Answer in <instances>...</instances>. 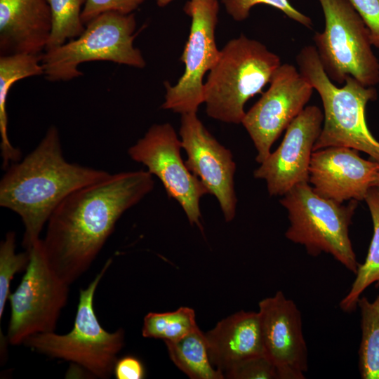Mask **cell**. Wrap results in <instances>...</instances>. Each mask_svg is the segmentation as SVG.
<instances>
[{"mask_svg":"<svg viewBox=\"0 0 379 379\" xmlns=\"http://www.w3.org/2000/svg\"><path fill=\"white\" fill-rule=\"evenodd\" d=\"M147 171L121 172L65 198L47 222L42 239L46 258L71 285L91 267L115 225L154 188Z\"/></svg>","mask_w":379,"mask_h":379,"instance_id":"cell-1","label":"cell"},{"mask_svg":"<svg viewBox=\"0 0 379 379\" xmlns=\"http://www.w3.org/2000/svg\"><path fill=\"white\" fill-rule=\"evenodd\" d=\"M6 170L0 182V206L20 217L25 250L40 239L50 216L65 198L111 174L68 162L54 126L48 128L34 150Z\"/></svg>","mask_w":379,"mask_h":379,"instance_id":"cell-2","label":"cell"},{"mask_svg":"<svg viewBox=\"0 0 379 379\" xmlns=\"http://www.w3.org/2000/svg\"><path fill=\"white\" fill-rule=\"evenodd\" d=\"M298 69L319 95L324 108L323 126L314 151L346 147L368 154L379 164V141L369 131L366 106L375 100L374 86H366L348 77L342 87L335 85L319 58L314 46H305L296 57Z\"/></svg>","mask_w":379,"mask_h":379,"instance_id":"cell-3","label":"cell"},{"mask_svg":"<svg viewBox=\"0 0 379 379\" xmlns=\"http://www.w3.org/2000/svg\"><path fill=\"white\" fill-rule=\"evenodd\" d=\"M281 65L280 58L258 41L241 35L228 41L204 84L208 116L225 123H241L246 102L262 93Z\"/></svg>","mask_w":379,"mask_h":379,"instance_id":"cell-4","label":"cell"},{"mask_svg":"<svg viewBox=\"0 0 379 379\" xmlns=\"http://www.w3.org/2000/svg\"><path fill=\"white\" fill-rule=\"evenodd\" d=\"M287 210L290 225L285 237L302 245L314 257L322 253L331 255L354 274L359 263L352 248L349 228L358 201L343 205L314 192L307 182L287 192L279 200Z\"/></svg>","mask_w":379,"mask_h":379,"instance_id":"cell-5","label":"cell"},{"mask_svg":"<svg viewBox=\"0 0 379 379\" xmlns=\"http://www.w3.org/2000/svg\"><path fill=\"white\" fill-rule=\"evenodd\" d=\"M112 263L108 259L87 288L79 291L73 328L68 333H38L22 345L53 359L77 365L93 376L106 379L113 374L117 354L124 345L122 328L108 332L100 325L94 310L98 284Z\"/></svg>","mask_w":379,"mask_h":379,"instance_id":"cell-6","label":"cell"},{"mask_svg":"<svg viewBox=\"0 0 379 379\" xmlns=\"http://www.w3.org/2000/svg\"><path fill=\"white\" fill-rule=\"evenodd\" d=\"M78 37L42 53L44 75L49 81H67L83 75L78 67L91 61H109L143 68L145 60L133 46L135 15L105 13L85 25Z\"/></svg>","mask_w":379,"mask_h":379,"instance_id":"cell-7","label":"cell"},{"mask_svg":"<svg viewBox=\"0 0 379 379\" xmlns=\"http://www.w3.org/2000/svg\"><path fill=\"white\" fill-rule=\"evenodd\" d=\"M324 29L313 39L322 67L333 82L352 77L366 86L379 83V62L372 49L371 34L348 0H318Z\"/></svg>","mask_w":379,"mask_h":379,"instance_id":"cell-8","label":"cell"},{"mask_svg":"<svg viewBox=\"0 0 379 379\" xmlns=\"http://www.w3.org/2000/svg\"><path fill=\"white\" fill-rule=\"evenodd\" d=\"M27 250L30 259L25 273L8 297L11 314L6 338L12 345L38 333L55 332L68 299L70 285L50 265L42 239Z\"/></svg>","mask_w":379,"mask_h":379,"instance_id":"cell-9","label":"cell"},{"mask_svg":"<svg viewBox=\"0 0 379 379\" xmlns=\"http://www.w3.org/2000/svg\"><path fill=\"white\" fill-rule=\"evenodd\" d=\"M191 18L190 35L181 61L185 72L177 84L164 82V109L182 114L197 112L204 102L203 78L217 62L220 51L216 46L215 31L218 23V0H190L184 7Z\"/></svg>","mask_w":379,"mask_h":379,"instance_id":"cell-10","label":"cell"},{"mask_svg":"<svg viewBox=\"0 0 379 379\" xmlns=\"http://www.w3.org/2000/svg\"><path fill=\"white\" fill-rule=\"evenodd\" d=\"M182 148L174 128L165 123L152 126L128 154L160 180L167 195L178 202L190 223L203 231L199 204L201 197L209 193L182 159Z\"/></svg>","mask_w":379,"mask_h":379,"instance_id":"cell-11","label":"cell"},{"mask_svg":"<svg viewBox=\"0 0 379 379\" xmlns=\"http://www.w3.org/2000/svg\"><path fill=\"white\" fill-rule=\"evenodd\" d=\"M313 89L294 65L284 63L278 67L269 88L241 121L256 149L258 163L268 157L273 143L304 109Z\"/></svg>","mask_w":379,"mask_h":379,"instance_id":"cell-12","label":"cell"},{"mask_svg":"<svg viewBox=\"0 0 379 379\" xmlns=\"http://www.w3.org/2000/svg\"><path fill=\"white\" fill-rule=\"evenodd\" d=\"M181 115L179 133L187 154L185 164L217 199L225 220L230 222L235 217L237 203L233 156L211 134L197 112Z\"/></svg>","mask_w":379,"mask_h":379,"instance_id":"cell-13","label":"cell"},{"mask_svg":"<svg viewBox=\"0 0 379 379\" xmlns=\"http://www.w3.org/2000/svg\"><path fill=\"white\" fill-rule=\"evenodd\" d=\"M324 121L322 111L310 105L286 129L278 148L254 171V177L266 182L270 196H283L295 185L307 182L314 144Z\"/></svg>","mask_w":379,"mask_h":379,"instance_id":"cell-14","label":"cell"},{"mask_svg":"<svg viewBox=\"0 0 379 379\" xmlns=\"http://www.w3.org/2000/svg\"><path fill=\"white\" fill-rule=\"evenodd\" d=\"M258 307L265 355L279 379L305 378L308 351L297 305L279 291L260 301Z\"/></svg>","mask_w":379,"mask_h":379,"instance_id":"cell-15","label":"cell"},{"mask_svg":"<svg viewBox=\"0 0 379 379\" xmlns=\"http://www.w3.org/2000/svg\"><path fill=\"white\" fill-rule=\"evenodd\" d=\"M379 173V164L346 147H329L312 154L308 182L318 195L343 204L365 199Z\"/></svg>","mask_w":379,"mask_h":379,"instance_id":"cell-16","label":"cell"},{"mask_svg":"<svg viewBox=\"0 0 379 379\" xmlns=\"http://www.w3.org/2000/svg\"><path fill=\"white\" fill-rule=\"evenodd\" d=\"M51 31L46 0H0V55L41 54Z\"/></svg>","mask_w":379,"mask_h":379,"instance_id":"cell-17","label":"cell"},{"mask_svg":"<svg viewBox=\"0 0 379 379\" xmlns=\"http://www.w3.org/2000/svg\"><path fill=\"white\" fill-rule=\"evenodd\" d=\"M210 360L225 375L247 359L264 355L258 312L240 311L205 333Z\"/></svg>","mask_w":379,"mask_h":379,"instance_id":"cell-18","label":"cell"},{"mask_svg":"<svg viewBox=\"0 0 379 379\" xmlns=\"http://www.w3.org/2000/svg\"><path fill=\"white\" fill-rule=\"evenodd\" d=\"M41 54L18 53L0 55V136L2 167L6 170L20 161V150L12 145L8 135L6 102L14 84L22 79L44 75Z\"/></svg>","mask_w":379,"mask_h":379,"instance_id":"cell-19","label":"cell"},{"mask_svg":"<svg viewBox=\"0 0 379 379\" xmlns=\"http://www.w3.org/2000/svg\"><path fill=\"white\" fill-rule=\"evenodd\" d=\"M164 343L171 361L190 378H225L213 366L205 333L199 327L178 340Z\"/></svg>","mask_w":379,"mask_h":379,"instance_id":"cell-20","label":"cell"},{"mask_svg":"<svg viewBox=\"0 0 379 379\" xmlns=\"http://www.w3.org/2000/svg\"><path fill=\"white\" fill-rule=\"evenodd\" d=\"M364 201L371 215L373 234L366 260L359 264L351 288L340 302V307L345 312L357 309L359 298L371 284L375 283V286L379 287V187H371Z\"/></svg>","mask_w":379,"mask_h":379,"instance_id":"cell-21","label":"cell"},{"mask_svg":"<svg viewBox=\"0 0 379 379\" xmlns=\"http://www.w3.org/2000/svg\"><path fill=\"white\" fill-rule=\"evenodd\" d=\"M361 339L358 351V367L363 379H379V294L370 302L360 297Z\"/></svg>","mask_w":379,"mask_h":379,"instance_id":"cell-22","label":"cell"},{"mask_svg":"<svg viewBox=\"0 0 379 379\" xmlns=\"http://www.w3.org/2000/svg\"><path fill=\"white\" fill-rule=\"evenodd\" d=\"M198 327L195 312L188 307L173 312H149L143 320L142 335L145 338L178 340Z\"/></svg>","mask_w":379,"mask_h":379,"instance_id":"cell-23","label":"cell"},{"mask_svg":"<svg viewBox=\"0 0 379 379\" xmlns=\"http://www.w3.org/2000/svg\"><path fill=\"white\" fill-rule=\"evenodd\" d=\"M52 15V31L46 49L80 36L85 29L81 15L86 0H46Z\"/></svg>","mask_w":379,"mask_h":379,"instance_id":"cell-24","label":"cell"},{"mask_svg":"<svg viewBox=\"0 0 379 379\" xmlns=\"http://www.w3.org/2000/svg\"><path fill=\"white\" fill-rule=\"evenodd\" d=\"M15 248V232H8L0 244V319L11 293V282L15 274L27 269L30 259L29 250L16 253Z\"/></svg>","mask_w":379,"mask_h":379,"instance_id":"cell-25","label":"cell"},{"mask_svg":"<svg viewBox=\"0 0 379 379\" xmlns=\"http://www.w3.org/2000/svg\"><path fill=\"white\" fill-rule=\"evenodd\" d=\"M227 13L236 21L246 20L251 9L258 4H265L284 13L290 19L307 27H312V20L293 7L288 0H222Z\"/></svg>","mask_w":379,"mask_h":379,"instance_id":"cell-26","label":"cell"},{"mask_svg":"<svg viewBox=\"0 0 379 379\" xmlns=\"http://www.w3.org/2000/svg\"><path fill=\"white\" fill-rule=\"evenodd\" d=\"M232 379H279L274 364L264 354L244 360L225 374Z\"/></svg>","mask_w":379,"mask_h":379,"instance_id":"cell-27","label":"cell"},{"mask_svg":"<svg viewBox=\"0 0 379 379\" xmlns=\"http://www.w3.org/2000/svg\"><path fill=\"white\" fill-rule=\"evenodd\" d=\"M145 0H86L83 8L81 18L86 25L99 16L108 13L116 12L130 14L136 10Z\"/></svg>","mask_w":379,"mask_h":379,"instance_id":"cell-28","label":"cell"},{"mask_svg":"<svg viewBox=\"0 0 379 379\" xmlns=\"http://www.w3.org/2000/svg\"><path fill=\"white\" fill-rule=\"evenodd\" d=\"M368 27L373 46L379 48V0H348Z\"/></svg>","mask_w":379,"mask_h":379,"instance_id":"cell-29","label":"cell"},{"mask_svg":"<svg viewBox=\"0 0 379 379\" xmlns=\"http://www.w3.org/2000/svg\"><path fill=\"white\" fill-rule=\"evenodd\" d=\"M117 379H142L145 371L142 362L133 356L117 359L113 371Z\"/></svg>","mask_w":379,"mask_h":379,"instance_id":"cell-30","label":"cell"},{"mask_svg":"<svg viewBox=\"0 0 379 379\" xmlns=\"http://www.w3.org/2000/svg\"><path fill=\"white\" fill-rule=\"evenodd\" d=\"M173 0H156L157 4L159 7H164L168 5Z\"/></svg>","mask_w":379,"mask_h":379,"instance_id":"cell-31","label":"cell"},{"mask_svg":"<svg viewBox=\"0 0 379 379\" xmlns=\"http://www.w3.org/2000/svg\"><path fill=\"white\" fill-rule=\"evenodd\" d=\"M372 187H379V173H378V175H376L373 182V186Z\"/></svg>","mask_w":379,"mask_h":379,"instance_id":"cell-32","label":"cell"}]
</instances>
